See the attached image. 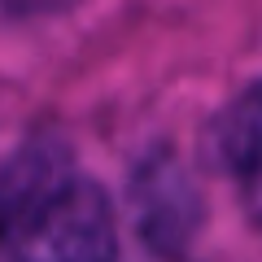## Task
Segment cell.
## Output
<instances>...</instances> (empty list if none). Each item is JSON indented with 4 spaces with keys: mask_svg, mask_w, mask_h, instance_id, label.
<instances>
[{
    "mask_svg": "<svg viewBox=\"0 0 262 262\" xmlns=\"http://www.w3.org/2000/svg\"><path fill=\"white\" fill-rule=\"evenodd\" d=\"M9 262H118L114 201L96 179L66 175L9 241Z\"/></svg>",
    "mask_w": 262,
    "mask_h": 262,
    "instance_id": "1",
    "label": "cell"
},
{
    "mask_svg": "<svg viewBox=\"0 0 262 262\" xmlns=\"http://www.w3.org/2000/svg\"><path fill=\"white\" fill-rule=\"evenodd\" d=\"M75 0H0V18L18 22V18H48V13L70 9Z\"/></svg>",
    "mask_w": 262,
    "mask_h": 262,
    "instance_id": "4",
    "label": "cell"
},
{
    "mask_svg": "<svg viewBox=\"0 0 262 262\" xmlns=\"http://www.w3.org/2000/svg\"><path fill=\"white\" fill-rule=\"evenodd\" d=\"M214 153L245 184L262 188V83L245 88L214 127Z\"/></svg>",
    "mask_w": 262,
    "mask_h": 262,
    "instance_id": "3",
    "label": "cell"
},
{
    "mask_svg": "<svg viewBox=\"0 0 262 262\" xmlns=\"http://www.w3.org/2000/svg\"><path fill=\"white\" fill-rule=\"evenodd\" d=\"M131 206H136V227H140V236L149 245H162V249L179 245L188 232H192L196 214H201L196 188L188 184L166 158L136 175Z\"/></svg>",
    "mask_w": 262,
    "mask_h": 262,
    "instance_id": "2",
    "label": "cell"
}]
</instances>
